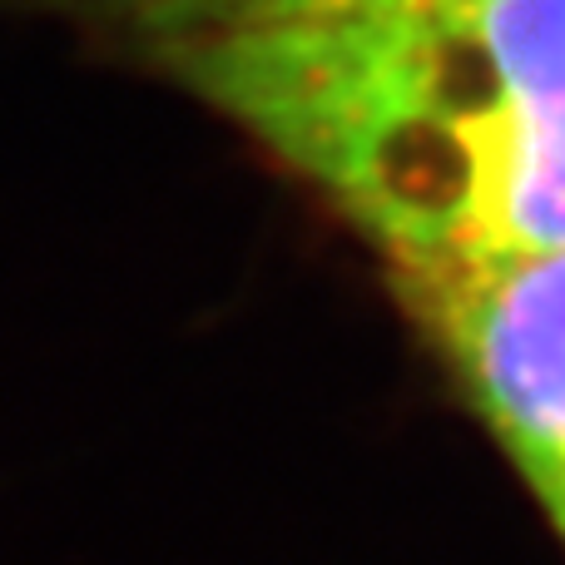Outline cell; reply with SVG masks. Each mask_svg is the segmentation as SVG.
Masks as SVG:
<instances>
[{"mask_svg": "<svg viewBox=\"0 0 565 565\" xmlns=\"http://www.w3.org/2000/svg\"><path fill=\"white\" fill-rule=\"evenodd\" d=\"M397 288L565 546V248L417 268Z\"/></svg>", "mask_w": 565, "mask_h": 565, "instance_id": "2", "label": "cell"}, {"mask_svg": "<svg viewBox=\"0 0 565 565\" xmlns=\"http://www.w3.org/2000/svg\"><path fill=\"white\" fill-rule=\"evenodd\" d=\"M139 6L159 10V15L194 20L199 30L224 25V20H248V15H274V10H298L318 6V0H139Z\"/></svg>", "mask_w": 565, "mask_h": 565, "instance_id": "3", "label": "cell"}, {"mask_svg": "<svg viewBox=\"0 0 565 565\" xmlns=\"http://www.w3.org/2000/svg\"><path fill=\"white\" fill-rule=\"evenodd\" d=\"M184 70L397 274L565 248V0H318L199 30Z\"/></svg>", "mask_w": 565, "mask_h": 565, "instance_id": "1", "label": "cell"}]
</instances>
